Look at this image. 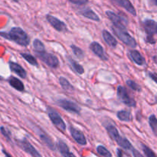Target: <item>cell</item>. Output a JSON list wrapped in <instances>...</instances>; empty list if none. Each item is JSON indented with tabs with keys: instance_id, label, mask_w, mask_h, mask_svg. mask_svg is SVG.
Here are the masks:
<instances>
[{
	"instance_id": "30bf717a",
	"label": "cell",
	"mask_w": 157,
	"mask_h": 157,
	"mask_svg": "<svg viewBox=\"0 0 157 157\" xmlns=\"http://www.w3.org/2000/svg\"><path fill=\"white\" fill-rule=\"evenodd\" d=\"M46 19L48 21L49 24L58 32H65L67 31V25L56 17L48 14V15H46Z\"/></svg>"
},
{
	"instance_id": "d6986e66",
	"label": "cell",
	"mask_w": 157,
	"mask_h": 157,
	"mask_svg": "<svg viewBox=\"0 0 157 157\" xmlns=\"http://www.w3.org/2000/svg\"><path fill=\"white\" fill-rule=\"evenodd\" d=\"M102 36L103 38H104L105 42L107 43V45L113 48H114L117 47V41L116 38H115L114 37H113V35L108 32V31L105 30V29L103 30Z\"/></svg>"
},
{
	"instance_id": "4dcf8cb0",
	"label": "cell",
	"mask_w": 157,
	"mask_h": 157,
	"mask_svg": "<svg viewBox=\"0 0 157 157\" xmlns=\"http://www.w3.org/2000/svg\"><path fill=\"white\" fill-rule=\"evenodd\" d=\"M126 84H127V85L128 86L130 89H132L133 90H135V91L140 92L141 90H142V87H141L137 83L135 82L134 81H132V80H127Z\"/></svg>"
},
{
	"instance_id": "ffe728a7",
	"label": "cell",
	"mask_w": 157,
	"mask_h": 157,
	"mask_svg": "<svg viewBox=\"0 0 157 157\" xmlns=\"http://www.w3.org/2000/svg\"><path fill=\"white\" fill-rule=\"evenodd\" d=\"M8 82L10 84V86H12L13 88H15V90H17L18 91H24L25 90V86L23 84V83L20 81L18 78H15L14 76H10L8 78Z\"/></svg>"
},
{
	"instance_id": "5bb4252c",
	"label": "cell",
	"mask_w": 157,
	"mask_h": 157,
	"mask_svg": "<svg viewBox=\"0 0 157 157\" xmlns=\"http://www.w3.org/2000/svg\"><path fill=\"white\" fill-rule=\"evenodd\" d=\"M110 1L113 2V3H115L117 6L122 7L123 9H125L126 11H127L129 13L131 14L133 16L136 15V9H135L133 4L130 2V0H110Z\"/></svg>"
},
{
	"instance_id": "7c38bea8",
	"label": "cell",
	"mask_w": 157,
	"mask_h": 157,
	"mask_svg": "<svg viewBox=\"0 0 157 157\" xmlns=\"http://www.w3.org/2000/svg\"><path fill=\"white\" fill-rule=\"evenodd\" d=\"M35 132L37 133L38 136H39L40 140L48 147L50 150H55V146L54 145V143L52 141V140L51 139L50 136L44 131V130H41L39 127H35Z\"/></svg>"
},
{
	"instance_id": "f546056e",
	"label": "cell",
	"mask_w": 157,
	"mask_h": 157,
	"mask_svg": "<svg viewBox=\"0 0 157 157\" xmlns=\"http://www.w3.org/2000/svg\"><path fill=\"white\" fill-rule=\"evenodd\" d=\"M97 152L103 157H112V154L104 146H98L97 147Z\"/></svg>"
},
{
	"instance_id": "44dd1931",
	"label": "cell",
	"mask_w": 157,
	"mask_h": 157,
	"mask_svg": "<svg viewBox=\"0 0 157 157\" xmlns=\"http://www.w3.org/2000/svg\"><path fill=\"white\" fill-rule=\"evenodd\" d=\"M105 129L107 131V133H108L109 136H110V138H111L113 140L117 141L119 139L120 136H120L117 129L116 127H115L114 125H113V124H108L107 125L105 126Z\"/></svg>"
},
{
	"instance_id": "4fadbf2b",
	"label": "cell",
	"mask_w": 157,
	"mask_h": 157,
	"mask_svg": "<svg viewBox=\"0 0 157 157\" xmlns=\"http://www.w3.org/2000/svg\"><path fill=\"white\" fill-rule=\"evenodd\" d=\"M89 48L94 53V55H97L99 58H101V60L105 61L108 60V57L106 55L105 52H104V48H103L101 44H99L97 41H93V42L90 43V47Z\"/></svg>"
},
{
	"instance_id": "e0dca14e",
	"label": "cell",
	"mask_w": 157,
	"mask_h": 157,
	"mask_svg": "<svg viewBox=\"0 0 157 157\" xmlns=\"http://www.w3.org/2000/svg\"><path fill=\"white\" fill-rule=\"evenodd\" d=\"M56 146L57 147H58V150H59L60 153L62 155L63 157H76L70 151L69 147H67V144H66L62 140H58L57 141Z\"/></svg>"
},
{
	"instance_id": "d4e9b609",
	"label": "cell",
	"mask_w": 157,
	"mask_h": 157,
	"mask_svg": "<svg viewBox=\"0 0 157 157\" xmlns=\"http://www.w3.org/2000/svg\"><path fill=\"white\" fill-rule=\"evenodd\" d=\"M118 145L121 147H122L123 149L126 150H130L132 148H133V146L130 144V141L127 139V138L122 137V136H120L119 139L116 141Z\"/></svg>"
},
{
	"instance_id": "836d02e7",
	"label": "cell",
	"mask_w": 157,
	"mask_h": 157,
	"mask_svg": "<svg viewBox=\"0 0 157 157\" xmlns=\"http://www.w3.org/2000/svg\"><path fill=\"white\" fill-rule=\"evenodd\" d=\"M71 3L75 5H78V6H83L88 2V0H69Z\"/></svg>"
},
{
	"instance_id": "ac0fdd59",
	"label": "cell",
	"mask_w": 157,
	"mask_h": 157,
	"mask_svg": "<svg viewBox=\"0 0 157 157\" xmlns=\"http://www.w3.org/2000/svg\"><path fill=\"white\" fill-rule=\"evenodd\" d=\"M78 13L82 16L85 17V18L92 20V21H100L99 16L90 8H84V9H80V10H78Z\"/></svg>"
},
{
	"instance_id": "d590c367",
	"label": "cell",
	"mask_w": 157,
	"mask_h": 157,
	"mask_svg": "<svg viewBox=\"0 0 157 157\" xmlns=\"http://www.w3.org/2000/svg\"><path fill=\"white\" fill-rule=\"evenodd\" d=\"M149 76H150V78L153 80L154 82H156V75H154V74L151 73V72H149Z\"/></svg>"
},
{
	"instance_id": "2e32d148",
	"label": "cell",
	"mask_w": 157,
	"mask_h": 157,
	"mask_svg": "<svg viewBox=\"0 0 157 157\" xmlns=\"http://www.w3.org/2000/svg\"><path fill=\"white\" fill-rule=\"evenodd\" d=\"M9 68L13 73L16 74L18 77L21 78H27V72L19 64L13 61H9Z\"/></svg>"
},
{
	"instance_id": "1f68e13d",
	"label": "cell",
	"mask_w": 157,
	"mask_h": 157,
	"mask_svg": "<svg viewBox=\"0 0 157 157\" xmlns=\"http://www.w3.org/2000/svg\"><path fill=\"white\" fill-rule=\"evenodd\" d=\"M142 149L144 154L146 155V156L147 157H156L154 152H153L151 149L149 148L147 146L144 145V144H142Z\"/></svg>"
},
{
	"instance_id": "277c9868",
	"label": "cell",
	"mask_w": 157,
	"mask_h": 157,
	"mask_svg": "<svg viewBox=\"0 0 157 157\" xmlns=\"http://www.w3.org/2000/svg\"><path fill=\"white\" fill-rule=\"evenodd\" d=\"M35 53L36 56L48 67L52 68H57L59 66V60L53 54L48 53L46 51L41 52H35Z\"/></svg>"
},
{
	"instance_id": "83f0119b",
	"label": "cell",
	"mask_w": 157,
	"mask_h": 157,
	"mask_svg": "<svg viewBox=\"0 0 157 157\" xmlns=\"http://www.w3.org/2000/svg\"><path fill=\"white\" fill-rule=\"evenodd\" d=\"M33 48L35 52H41L46 51L42 41L41 40L38 39V38H36V39H35L33 41Z\"/></svg>"
},
{
	"instance_id": "484cf974",
	"label": "cell",
	"mask_w": 157,
	"mask_h": 157,
	"mask_svg": "<svg viewBox=\"0 0 157 157\" xmlns=\"http://www.w3.org/2000/svg\"><path fill=\"white\" fill-rule=\"evenodd\" d=\"M20 55H21V56L22 57V58H24L26 61H27V62H29V64H32V66H36L37 67V66L38 65V61H37L36 58H35L34 56H32V55H30V54L21 53L20 54Z\"/></svg>"
},
{
	"instance_id": "e575fe53",
	"label": "cell",
	"mask_w": 157,
	"mask_h": 157,
	"mask_svg": "<svg viewBox=\"0 0 157 157\" xmlns=\"http://www.w3.org/2000/svg\"><path fill=\"white\" fill-rule=\"evenodd\" d=\"M130 150H131L132 153H133V157H144L139 151H138V150H136V149L133 148V147Z\"/></svg>"
},
{
	"instance_id": "f35d334b",
	"label": "cell",
	"mask_w": 157,
	"mask_h": 157,
	"mask_svg": "<svg viewBox=\"0 0 157 157\" xmlns=\"http://www.w3.org/2000/svg\"><path fill=\"white\" fill-rule=\"evenodd\" d=\"M2 152H3V153H4V154H5V157H12V156H11V155L9 154V153H8L6 151V150H3Z\"/></svg>"
},
{
	"instance_id": "8fae6325",
	"label": "cell",
	"mask_w": 157,
	"mask_h": 157,
	"mask_svg": "<svg viewBox=\"0 0 157 157\" xmlns=\"http://www.w3.org/2000/svg\"><path fill=\"white\" fill-rule=\"evenodd\" d=\"M69 130H70V133L72 138L78 144H80L81 146H85L87 144V140H86L85 136H84V134L81 130H79L78 129H76L73 126H70Z\"/></svg>"
},
{
	"instance_id": "ab89813d",
	"label": "cell",
	"mask_w": 157,
	"mask_h": 157,
	"mask_svg": "<svg viewBox=\"0 0 157 157\" xmlns=\"http://www.w3.org/2000/svg\"><path fill=\"white\" fill-rule=\"evenodd\" d=\"M14 2H19V0H13Z\"/></svg>"
},
{
	"instance_id": "60d3db41",
	"label": "cell",
	"mask_w": 157,
	"mask_h": 157,
	"mask_svg": "<svg viewBox=\"0 0 157 157\" xmlns=\"http://www.w3.org/2000/svg\"><path fill=\"white\" fill-rule=\"evenodd\" d=\"M3 79V78H2V77H1V76H0V81H1V80H2Z\"/></svg>"
},
{
	"instance_id": "7a4b0ae2",
	"label": "cell",
	"mask_w": 157,
	"mask_h": 157,
	"mask_svg": "<svg viewBox=\"0 0 157 157\" xmlns=\"http://www.w3.org/2000/svg\"><path fill=\"white\" fill-rule=\"evenodd\" d=\"M143 27L147 33L145 41L149 44H156V36L157 33V23L155 20L145 19L143 21Z\"/></svg>"
},
{
	"instance_id": "6da1fadb",
	"label": "cell",
	"mask_w": 157,
	"mask_h": 157,
	"mask_svg": "<svg viewBox=\"0 0 157 157\" xmlns=\"http://www.w3.org/2000/svg\"><path fill=\"white\" fill-rule=\"evenodd\" d=\"M0 36L23 47H27L30 43V38L28 34L20 27L12 28L9 32H0Z\"/></svg>"
},
{
	"instance_id": "8992f818",
	"label": "cell",
	"mask_w": 157,
	"mask_h": 157,
	"mask_svg": "<svg viewBox=\"0 0 157 157\" xmlns=\"http://www.w3.org/2000/svg\"><path fill=\"white\" fill-rule=\"evenodd\" d=\"M117 93L118 99H119L123 104L130 107H136V101H135V100L133 99V98H132L130 96V94H128V92H127V89H126L125 87H123V86L119 85L117 87Z\"/></svg>"
},
{
	"instance_id": "9a60e30c",
	"label": "cell",
	"mask_w": 157,
	"mask_h": 157,
	"mask_svg": "<svg viewBox=\"0 0 157 157\" xmlns=\"http://www.w3.org/2000/svg\"><path fill=\"white\" fill-rule=\"evenodd\" d=\"M129 55L132 61L136 64L137 65L144 66L146 64V59L144 56L140 54V52L135 49H132L129 52Z\"/></svg>"
},
{
	"instance_id": "9c48e42d",
	"label": "cell",
	"mask_w": 157,
	"mask_h": 157,
	"mask_svg": "<svg viewBox=\"0 0 157 157\" xmlns=\"http://www.w3.org/2000/svg\"><path fill=\"white\" fill-rule=\"evenodd\" d=\"M17 144H18V147L21 149L22 150H24L25 153H29L31 156L33 157H41V155L40 154L39 152L32 145V144L29 143V141H28L25 138L22 140H16Z\"/></svg>"
},
{
	"instance_id": "cb8c5ba5",
	"label": "cell",
	"mask_w": 157,
	"mask_h": 157,
	"mask_svg": "<svg viewBox=\"0 0 157 157\" xmlns=\"http://www.w3.org/2000/svg\"><path fill=\"white\" fill-rule=\"evenodd\" d=\"M59 83L60 84H61V87H62L64 90H67V91L70 92L75 90V87H73V85H72V84L67 81V78H65L64 77H60Z\"/></svg>"
},
{
	"instance_id": "603a6c76",
	"label": "cell",
	"mask_w": 157,
	"mask_h": 157,
	"mask_svg": "<svg viewBox=\"0 0 157 157\" xmlns=\"http://www.w3.org/2000/svg\"><path fill=\"white\" fill-rule=\"evenodd\" d=\"M118 119L123 122H130L133 120L131 113L128 110H120L117 113Z\"/></svg>"
},
{
	"instance_id": "52a82bcc",
	"label": "cell",
	"mask_w": 157,
	"mask_h": 157,
	"mask_svg": "<svg viewBox=\"0 0 157 157\" xmlns=\"http://www.w3.org/2000/svg\"><path fill=\"white\" fill-rule=\"evenodd\" d=\"M57 104L63 110H66L70 113L80 114L81 111V108L79 105L75 103L74 101L67 99H59L57 101Z\"/></svg>"
},
{
	"instance_id": "d6a6232c",
	"label": "cell",
	"mask_w": 157,
	"mask_h": 157,
	"mask_svg": "<svg viewBox=\"0 0 157 157\" xmlns=\"http://www.w3.org/2000/svg\"><path fill=\"white\" fill-rule=\"evenodd\" d=\"M0 131H1L2 134L7 139V140L11 141V133L9 130H7L6 127H0Z\"/></svg>"
},
{
	"instance_id": "ba28073f",
	"label": "cell",
	"mask_w": 157,
	"mask_h": 157,
	"mask_svg": "<svg viewBox=\"0 0 157 157\" xmlns=\"http://www.w3.org/2000/svg\"><path fill=\"white\" fill-rule=\"evenodd\" d=\"M106 15L108 17L109 19L113 22L114 26L117 28H121V29H126L127 25H128V20L126 19L124 17L121 16L118 14L112 12V11H106Z\"/></svg>"
},
{
	"instance_id": "f1b7e54d",
	"label": "cell",
	"mask_w": 157,
	"mask_h": 157,
	"mask_svg": "<svg viewBox=\"0 0 157 157\" xmlns=\"http://www.w3.org/2000/svg\"><path fill=\"white\" fill-rule=\"evenodd\" d=\"M149 124H150V127H151L152 130L154 133L155 135H156L157 133V119L155 114L150 115L149 117Z\"/></svg>"
},
{
	"instance_id": "7402d4cb",
	"label": "cell",
	"mask_w": 157,
	"mask_h": 157,
	"mask_svg": "<svg viewBox=\"0 0 157 157\" xmlns=\"http://www.w3.org/2000/svg\"><path fill=\"white\" fill-rule=\"evenodd\" d=\"M67 61H68L69 64H70L71 67L72 68V70L77 73L78 75H83L84 73V69L82 66L80 64H78L77 61H75L73 58H71V57H67Z\"/></svg>"
},
{
	"instance_id": "5b68a950",
	"label": "cell",
	"mask_w": 157,
	"mask_h": 157,
	"mask_svg": "<svg viewBox=\"0 0 157 157\" xmlns=\"http://www.w3.org/2000/svg\"><path fill=\"white\" fill-rule=\"evenodd\" d=\"M47 113L52 124H53L58 130H61V131H65L66 124L64 122L62 118H61V117L60 116L59 113H58L56 110H54L53 108H52V107H48Z\"/></svg>"
},
{
	"instance_id": "74e56055",
	"label": "cell",
	"mask_w": 157,
	"mask_h": 157,
	"mask_svg": "<svg viewBox=\"0 0 157 157\" xmlns=\"http://www.w3.org/2000/svg\"><path fill=\"white\" fill-rule=\"evenodd\" d=\"M117 156L118 157H123V151L120 149L117 150Z\"/></svg>"
},
{
	"instance_id": "3957f363",
	"label": "cell",
	"mask_w": 157,
	"mask_h": 157,
	"mask_svg": "<svg viewBox=\"0 0 157 157\" xmlns=\"http://www.w3.org/2000/svg\"><path fill=\"white\" fill-rule=\"evenodd\" d=\"M112 31L114 33V35L128 47L133 49L137 46V43H136L135 38H133L126 29H121V28H117L113 25L112 26Z\"/></svg>"
},
{
	"instance_id": "4316f807",
	"label": "cell",
	"mask_w": 157,
	"mask_h": 157,
	"mask_svg": "<svg viewBox=\"0 0 157 157\" xmlns=\"http://www.w3.org/2000/svg\"><path fill=\"white\" fill-rule=\"evenodd\" d=\"M71 48L72 52H73L74 55H75L76 58H78L79 60L84 59V52H83L82 49L80 48L78 46L75 45V44H71Z\"/></svg>"
},
{
	"instance_id": "8d00e7d4",
	"label": "cell",
	"mask_w": 157,
	"mask_h": 157,
	"mask_svg": "<svg viewBox=\"0 0 157 157\" xmlns=\"http://www.w3.org/2000/svg\"><path fill=\"white\" fill-rule=\"evenodd\" d=\"M150 2V4L153 6H156L157 5V0H149Z\"/></svg>"
}]
</instances>
